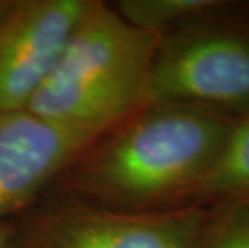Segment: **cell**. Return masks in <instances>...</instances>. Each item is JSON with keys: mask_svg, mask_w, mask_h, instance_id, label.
I'll use <instances>...</instances> for the list:
<instances>
[{"mask_svg": "<svg viewBox=\"0 0 249 248\" xmlns=\"http://www.w3.org/2000/svg\"><path fill=\"white\" fill-rule=\"evenodd\" d=\"M233 119L192 105L146 103L86 144L47 193L125 213L196 205Z\"/></svg>", "mask_w": 249, "mask_h": 248, "instance_id": "6da1fadb", "label": "cell"}, {"mask_svg": "<svg viewBox=\"0 0 249 248\" xmlns=\"http://www.w3.org/2000/svg\"><path fill=\"white\" fill-rule=\"evenodd\" d=\"M161 38L130 26L105 0H87L53 70L28 110L95 137L148 103Z\"/></svg>", "mask_w": 249, "mask_h": 248, "instance_id": "7a4b0ae2", "label": "cell"}, {"mask_svg": "<svg viewBox=\"0 0 249 248\" xmlns=\"http://www.w3.org/2000/svg\"><path fill=\"white\" fill-rule=\"evenodd\" d=\"M206 205L125 213L45 193L12 221L5 248H195Z\"/></svg>", "mask_w": 249, "mask_h": 248, "instance_id": "3957f363", "label": "cell"}, {"mask_svg": "<svg viewBox=\"0 0 249 248\" xmlns=\"http://www.w3.org/2000/svg\"><path fill=\"white\" fill-rule=\"evenodd\" d=\"M153 102L248 114L249 34L208 18L161 38L148 86Z\"/></svg>", "mask_w": 249, "mask_h": 248, "instance_id": "277c9868", "label": "cell"}, {"mask_svg": "<svg viewBox=\"0 0 249 248\" xmlns=\"http://www.w3.org/2000/svg\"><path fill=\"white\" fill-rule=\"evenodd\" d=\"M87 0H15L0 21V112L28 108Z\"/></svg>", "mask_w": 249, "mask_h": 248, "instance_id": "5b68a950", "label": "cell"}, {"mask_svg": "<svg viewBox=\"0 0 249 248\" xmlns=\"http://www.w3.org/2000/svg\"><path fill=\"white\" fill-rule=\"evenodd\" d=\"M92 139L28 108L0 112V224L34 207Z\"/></svg>", "mask_w": 249, "mask_h": 248, "instance_id": "8992f818", "label": "cell"}, {"mask_svg": "<svg viewBox=\"0 0 249 248\" xmlns=\"http://www.w3.org/2000/svg\"><path fill=\"white\" fill-rule=\"evenodd\" d=\"M249 193V113L233 119L213 170L196 192V205H213Z\"/></svg>", "mask_w": 249, "mask_h": 248, "instance_id": "52a82bcc", "label": "cell"}, {"mask_svg": "<svg viewBox=\"0 0 249 248\" xmlns=\"http://www.w3.org/2000/svg\"><path fill=\"white\" fill-rule=\"evenodd\" d=\"M111 5L130 26L158 38L213 18L224 8L217 0H118Z\"/></svg>", "mask_w": 249, "mask_h": 248, "instance_id": "ba28073f", "label": "cell"}, {"mask_svg": "<svg viewBox=\"0 0 249 248\" xmlns=\"http://www.w3.org/2000/svg\"><path fill=\"white\" fill-rule=\"evenodd\" d=\"M206 208L195 248H249V193Z\"/></svg>", "mask_w": 249, "mask_h": 248, "instance_id": "9c48e42d", "label": "cell"}, {"mask_svg": "<svg viewBox=\"0 0 249 248\" xmlns=\"http://www.w3.org/2000/svg\"><path fill=\"white\" fill-rule=\"evenodd\" d=\"M10 234H12V221H10V223L0 224V248L7 247Z\"/></svg>", "mask_w": 249, "mask_h": 248, "instance_id": "30bf717a", "label": "cell"}, {"mask_svg": "<svg viewBox=\"0 0 249 248\" xmlns=\"http://www.w3.org/2000/svg\"><path fill=\"white\" fill-rule=\"evenodd\" d=\"M15 0H0V21L3 19L5 15L8 13V10L12 8Z\"/></svg>", "mask_w": 249, "mask_h": 248, "instance_id": "8fae6325", "label": "cell"}]
</instances>
